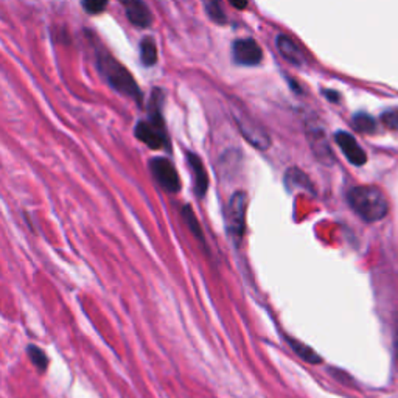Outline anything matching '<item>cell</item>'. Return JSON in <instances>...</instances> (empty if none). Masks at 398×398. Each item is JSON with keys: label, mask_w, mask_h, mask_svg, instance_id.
<instances>
[{"label": "cell", "mask_w": 398, "mask_h": 398, "mask_svg": "<svg viewBox=\"0 0 398 398\" xmlns=\"http://www.w3.org/2000/svg\"><path fill=\"white\" fill-rule=\"evenodd\" d=\"M95 53H97L98 70L101 75L105 77L107 83H109L112 89L120 92L121 95L132 98L134 101H137V103L140 105L144 95H141L140 87L136 83L134 77L131 75V72L128 70L125 66H121L118 61L112 55H109L106 50L97 49Z\"/></svg>", "instance_id": "1"}, {"label": "cell", "mask_w": 398, "mask_h": 398, "mask_svg": "<svg viewBox=\"0 0 398 398\" xmlns=\"http://www.w3.org/2000/svg\"><path fill=\"white\" fill-rule=\"evenodd\" d=\"M349 204L367 222H376L389 213L388 198L378 187L360 185L349 192Z\"/></svg>", "instance_id": "2"}, {"label": "cell", "mask_w": 398, "mask_h": 398, "mask_svg": "<svg viewBox=\"0 0 398 398\" xmlns=\"http://www.w3.org/2000/svg\"><path fill=\"white\" fill-rule=\"evenodd\" d=\"M136 137L144 141L151 150H162L168 145L167 132L160 114V92L154 91L151 98V114L150 120L139 121L136 126Z\"/></svg>", "instance_id": "3"}, {"label": "cell", "mask_w": 398, "mask_h": 398, "mask_svg": "<svg viewBox=\"0 0 398 398\" xmlns=\"http://www.w3.org/2000/svg\"><path fill=\"white\" fill-rule=\"evenodd\" d=\"M234 117L235 121H237V126L240 132L243 134V137H245L252 146L259 148L261 151H265L271 146V137H269V134L263 130L257 121H254L251 117H249L246 112L235 109Z\"/></svg>", "instance_id": "4"}, {"label": "cell", "mask_w": 398, "mask_h": 398, "mask_svg": "<svg viewBox=\"0 0 398 398\" xmlns=\"http://www.w3.org/2000/svg\"><path fill=\"white\" fill-rule=\"evenodd\" d=\"M247 194L245 192H235L229 201V229L235 240H240L246 231Z\"/></svg>", "instance_id": "5"}, {"label": "cell", "mask_w": 398, "mask_h": 398, "mask_svg": "<svg viewBox=\"0 0 398 398\" xmlns=\"http://www.w3.org/2000/svg\"><path fill=\"white\" fill-rule=\"evenodd\" d=\"M150 168L158 184L168 193H178L181 190V179L176 168L165 158H156L150 162Z\"/></svg>", "instance_id": "6"}, {"label": "cell", "mask_w": 398, "mask_h": 398, "mask_svg": "<svg viewBox=\"0 0 398 398\" xmlns=\"http://www.w3.org/2000/svg\"><path fill=\"white\" fill-rule=\"evenodd\" d=\"M234 59L243 66H257L263 59L261 47L254 39H238L234 43Z\"/></svg>", "instance_id": "7"}, {"label": "cell", "mask_w": 398, "mask_h": 398, "mask_svg": "<svg viewBox=\"0 0 398 398\" xmlns=\"http://www.w3.org/2000/svg\"><path fill=\"white\" fill-rule=\"evenodd\" d=\"M335 140L350 164H353L356 167H361L366 164L367 162L366 153H364V150L360 146V144L356 141V139L352 136V134L339 131V132H336Z\"/></svg>", "instance_id": "8"}, {"label": "cell", "mask_w": 398, "mask_h": 398, "mask_svg": "<svg viewBox=\"0 0 398 398\" xmlns=\"http://www.w3.org/2000/svg\"><path fill=\"white\" fill-rule=\"evenodd\" d=\"M120 3L125 6L126 16L132 25L140 26V29H146L151 25V11L141 0H120Z\"/></svg>", "instance_id": "9"}, {"label": "cell", "mask_w": 398, "mask_h": 398, "mask_svg": "<svg viewBox=\"0 0 398 398\" xmlns=\"http://www.w3.org/2000/svg\"><path fill=\"white\" fill-rule=\"evenodd\" d=\"M277 49L280 52V55L285 58L289 64L294 66L305 64V52H303L302 47L296 43L293 38H289L286 35L277 36Z\"/></svg>", "instance_id": "10"}, {"label": "cell", "mask_w": 398, "mask_h": 398, "mask_svg": "<svg viewBox=\"0 0 398 398\" xmlns=\"http://www.w3.org/2000/svg\"><path fill=\"white\" fill-rule=\"evenodd\" d=\"M309 141H312V148L316 154V158H318L322 164H332L333 162V151L332 148H330L328 141L323 136V132L319 130V128H316V130L309 131Z\"/></svg>", "instance_id": "11"}, {"label": "cell", "mask_w": 398, "mask_h": 398, "mask_svg": "<svg viewBox=\"0 0 398 398\" xmlns=\"http://www.w3.org/2000/svg\"><path fill=\"white\" fill-rule=\"evenodd\" d=\"M188 164H190L193 178H194V190L199 198L204 197L208 188V176L204 165H202V160L197 156V154L188 153Z\"/></svg>", "instance_id": "12"}, {"label": "cell", "mask_w": 398, "mask_h": 398, "mask_svg": "<svg viewBox=\"0 0 398 398\" xmlns=\"http://www.w3.org/2000/svg\"><path fill=\"white\" fill-rule=\"evenodd\" d=\"M285 185L289 192H294L300 188V190L313 192V184L305 173L300 171L299 168H289L285 174Z\"/></svg>", "instance_id": "13"}, {"label": "cell", "mask_w": 398, "mask_h": 398, "mask_svg": "<svg viewBox=\"0 0 398 398\" xmlns=\"http://www.w3.org/2000/svg\"><path fill=\"white\" fill-rule=\"evenodd\" d=\"M286 341L289 344V347H291L296 353H298L300 358L308 362V364H321L322 360H321V356L314 352V350L312 347H308L305 346V344L298 341V339H294V338H289V336H286Z\"/></svg>", "instance_id": "14"}, {"label": "cell", "mask_w": 398, "mask_h": 398, "mask_svg": "<svg viewBox=\"0 0 398 398\" xmlns=\"http://www.w3.org/2000/svg\"><path fill=\"white\" fill-rule=\"evenodd\" d=\"M140 59L146 67H151L158 63V45L153 38H145L140 43Z\"/></svg>", "instance_id": "15"}, {"label": "cell", "mask_w": 398, "mask_h": 398, "mask_svg": "<svg viewBox=\"0 0 398 398\" xmlns=\"http://www.w3.org/2000/svg\"><path fill=\"white\" fill-rule=\"evenodd\" d=\"M26 353H29V358L33 362V366H35L39 372H45L47 367H49V358H47L44 350L36 346H29L26 347Z\"/></svg>", "instance_id": "16"}, {"label": "cell", "mask_w": 398, "mask_h": 398, "mask_svg": "<svg viewBox=\"0 0 398 398\" xmlns=\"http://www.w3.org/2000/svg\"><path fill=\"white\" fill-rule=\"evenodd\" d=\"M353 126L360 132H374L375 128H376V123L372 117L367 116V114L361 112V114H356V116L353 117Z\"/></svg>", "instance_id": "17"}, {"label": "cell", "mask_w": 398, "mask_h": 398, "mask_svg": "<svg viewBox=\"0 0 398 398\" xmlns=\"http://www.w3.org/2000/svg\"><path fill=\"white\" fill-rule=\"evenodd\" d=\"M182 217H184L187 226L190 227V231H192V234L194 235V237H198L199 240H202V232H201L198 218H197V215L193 213V211H192L190 207L185 206L184 208H182Z\"/></svg>", "instance_id": "18"}, {"label": "cell", "mask_w": 398, "mask_h": 398, "mask_svg": "<svg viewBox=\"0 0 398 398\" xmlns=\"http://www.w3.org/2000/svg\"><path fill=\"white\" fill-rule=\"evenodd\" d=\"M206 10L207 15L211 16V19L215 20V22H226V16L221 8L220 0H206Z\"/></svg>", "instance_id": "19"}, {"label": "cell", "mask_w": 398, "mask_h": 398, "mask_svg": "<svg viewBox=\"0 0 398 398\" xmlns=\"http://www.w3.org/2000/svg\"><path fill=\"white\" fill-rule=\"evenodd\" d=\"M107 3H109V0H81L84 11L89 13V15H100V13H103Z\"/></svg>", "instance_id": "20"}, {"label": "cell", "mask_w": 398, "mask_h": 398, "mask_svg": "<svg viewBox=\"0 0 398 398\" xmlns=\"http://www.w3.org/2000/svg\"><path fill=\"white\" fill-rule=\"evenodd\" d=\"M383 123L392 131H398V111H386L383 114Z\"/></svg>", "instance_id": "21"}, {"label": "cell", "mask_w": 398, "mask_h": 398, "mask_svg": "<svg viewBox=\"0 0 398 398\" xmlns=\"http://www.w3.org/2000/svg\"><path fill=\"white\" fill-rule=\"evenodd\" d=\"M229 2L237 10H245L247 6V0H229Z\"/></svg>", "instance_id": "22"}, {"label": "cell", "mask_w": 398, "mask_h": 398, "mask_svg": "<svg viewBox=\"0 0 398 398\" xmlns=\"http://www.w3.org/2000/svg\"><path fill=\"white\" fill-rule=\"evenodd\" d=\"M394 339H395V350H397V356H398V313L394 318Z\"/></svg>", "instance_id": "23"}]
</instances>
